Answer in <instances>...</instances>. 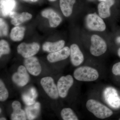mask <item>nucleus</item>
Segmentation results:
<instances>
[{
    "label": "nucleus",
    "instance_id": "f257e3e1",
    "mask_svg": "<svg viewBox=\"0 0 120 120\" xmlns=\"http://www.w3.org/2000/svg\"><path fill=\"white\" fill-rule=\"evenodd\" d=\"M86 106L89 112L99 119L108 118L113 114V112L111 109L94 99L88 100L86 103Z\"/></svg>",
    "mask_w": 120,
    "mask_h": 120
},
{
    "label": "nucleus",
    "instance_id": "f03ea898",
    "mask_svg": "<svg viewBox=\"0 0 120 120\" xmlns=\"http://www.w3.org/2000/svg\"><path fill=\"white\" fill-rule=\"evenodd\" d=\"M73 75L77 80L82 82H92L98 78L99 75L95 69L87 66H83L76 68Z\"/></svg>",
    "mask_w": 120,
    "mask_h": 120
},
{
    "label": "nucleus",
    "instance_id": "7ed1b4c3",
    "mask_svg": "<svg viewBox=\"0 0 120 120\" xmlns=\"http://www.w3.org/2000/svg\"><path fill=\"white\" fill-rule=\"evenodd\" d=\"M91 41L90 52L92 55L98 56L106 52L107 49L106 43L101 37L97 35H94L91 37Z\"/></svg>",
    "mask_w": 120,
    "mask_h": 120
},
{
    "label": "nucleus",
    "instance_id": "20e7f679",
    "mask_svg": "<svg viewBox=\"0 0 120 120\" xmlns=\"http://www.w3.org/2000/svg\"><path fill=\"white\" fill-rule=\"evenodd\" d=\"M103 98L105 101L112 108L119 109L120 107V97L117 90L112 87H108L103 91Z\"/></svg>",
    "mask_w": 120,
    "mask_h": 120
},
{
    "label": "nucleus",
    "instance_id": "39448f33",
    "mask_svg": "<svg viewBox=\"0 0 120 120\" xmlns=\"http://www.w3.org/2000/svg\"><path fill=\"white\" fill-rule=\"evenodd\" d=\"M40 49V45L38 43L34 42L30 43L23 42L17 47V52L25 58L33 56L38 53Z\"/></svg>",
    "mask_w": 120,
    "mask_h": 120
},
{
    "label": "nucleus",
    "instance_id": "423d86ee",
    "mask_svg": "<svg viewBox=\"0 0 120 120\" xmlns=\"http://www.w3.org/2000/svg\"><path fill=\"white\" fill-rule=\"evenodd\" d=\"M86 24L87 28L91 30L103 31L106 29L105 24L103 19L95 13L87 15Z\"/></svg>",
    "mask_w": 120,
    "mask_h": 120
},
{
    "label": "nucleus",
    "instance_id": "0eeeda50",
    "mask_svg": "<svg viewBox=\"0 0 120 120\" xmlns=\"http://www.w3.org/2000/svg\"><path fill=\"white\" fill-rule=\"evenodd\" d=\"M41 83L43 90L50 98L53 99L58 98L59 94L57 86L52 77H43L41 80Z\"/></svg>",
    "mask_w": 120,
    "mask_h": 120
},
{
    "label": "nucleus",
    "instance_id": "6e6552de",
    "mask_svg": "<svg viewBox=\"0 0 120 120\" xmlns=\"http://www.w3.org/2000/svg\"><path fill=\"white\" fill-rule=\"evenodd\" d=\"M74 80L70 75L60 77L57 82V87L59 96L64 98L67 97L69 90L73 85Z\"/></svg>",
    "mask_w": 120,
    "mask_h": 120
},
{
    "label": "nucleus",
    "instance_id": "1a4fd4ad",
    "mask_svg": "<svg viewBox=\"0 0 120 120\" xmlns=\"http://www.w3.org/2000/svg\"><path fill=\"white\" fill-rule=\"evenodd\" d=\"M12 79L17 86H26L29 82L30 76L25 67L23 65L20 66L17 71L12 75Z\"/></svg>",
    "mask_w": 120,
    "mask_h": 120
},
{
    "label": "nucleus",
    "instance_id": "9d476101",
    "mask_svg": "<svg viewBox=\"0 0 120 120\" xmlns=\"http://www.w3.org/2000/svg\"><path fill=\"white\" fill-rule=\"evenodd\" d=\"M24 65L27 70L31 75L37 76L41 73V68L38 59L36 57L26 58Z\"/></svg>",
    "mask_w": 120,
    "mask_h": 120
},
{
    "label": "nucleus",
    "instance_id": "9b49d317",
    "mask_svg": "<svg viewBox=\"0 0 120 120\" xmlns=\"http://www.w3.org/2000/svg\"><path fill=\"white\" fill-rule=\"evenodd\" d=\"M42 16L49 20L50 26L55 28L58 26L62 22V18L52 9H46L42 11Z\"/></svg>",
    "mask_w": 120,
    "mask_h": 120
},
{
    "label": "nucleus",
    "instance_id": "f8f14e48",
    "mask_svg": "<svg viewBox=\"0 0 120 120\" xmlns=\"http://www.w3.org/2000/svg\"><path fill=\"white\" fill-rule=\"evenodd\" d=\"M70 58L72 64L75 66H78L83 62L84 58L83 54L79 46L73 44L70 47Z\"/></svg>",
    "mask_w": 120,
    "mask_h": 120
},
{
    "label": "nucleus",
    "instance_id": "ddd939ff",
    "mask_svg": "<svg viewBox=\"0 0 120 120\" xmlns=\"http://www.w3.org/2000/svg\"><path fill=\"white\" fill-rule=\"evenodd\" d=\"M70 48L67 46L64 47L59 51L49 54L47 56V60L52 63L58 62L67 59L70 56Z\"/></svg>",
    "mask_w": 120,
    "mask_h": 120
},
{
    "label": "nucleus",
    "instance_id": "4468645a",
    "mask_svg": "<svg viewBox=\"0 0 120 120\" xmlns=\"http://www.w3.org/2000/svg\"><path fill=\"white\" fill-rule=\"evenodd\" d=\"M16 2L15 0H0V14L4 17L9 16L11 13L14 11Z\"/></svg>",
    "mask_w": 120,
    "mask_h": 120
},
{
    "label": "nucleus",
    "instance_id": "2eb2a0df",
    "mask_svg": "<svg viewBox=\"0 0 120 120\" xmlns=\"http://www.w3.org/2000/svg\"><path fill=\"white\" fill-rule=\"evenodd\" d=\"M11 19V23L14 26H17L20 24L30 20L32 18V15L27 12H23L21 13L13 12L9 15Z\"/></svg>",
    "mask_w": 120,
    "mask_h": 120
},
{
    "label": "nucleus",
    "instance_id": "dca6fc26",
    "mask_svg": "<svg viewBox=\"0 0 120 120\" xmlns=\"http://www.w3.org/2000/svg\"><path fill=\"white\" fill-rule=\"evenodd\" d=\"M12 106L13 109L11 114L12 120H26V113L21 109V104L19 101H14Z\"/></svg>",
    "mask_w": 120,
    "mask_h": 120
},
{
    "label": "nucleus",
    "instance_id": "f3484780",
    "mask_svg": "<svg viewBox=\"0 0 120 120\" xmlns=\"http://www.w3.org/2000/svg\"><path fill=\"white\" fill-rule=\"evenodd\" d=\"M114 3V0H108L101 2L98 7L99 16L102 18H107L110 16V8Z\"/></svg>",
    "mask_w": 120,
    "mask_h": 120
},
{
    "label": "nucleus",
    "instance_id": "a211bd4d",
    "mask_svg": "<svg viewBox=\"0 0 120 120\" xmlns=\"http://www.w3.org/2000/svg\"><path fill=\"white\" fill-rule=\"evenodd\" d=\"M65 43L64 41L63 40H60L54 42H46L43 44L42 49L45 52H54L63 49L64 47Z\"/></svg>",
    "mask_w": 120,
    "mask_h": 120
},
{
    "label": "nucleus",
    "instance_id": "6ab92c4d",
    "mask_svg": "<svg viewBox=\"0 0 120 120\" xmlns=\"http://www.w3.org/2000/svg\"><path fill=\"white\" fill-rule=\"evenodd\" d=\"M41 109V105L38 102L31 105L28 106L25 109L26 114L29 120H34L38 116Z\"/></svg>",
    "mask_w": 120,
    "mask_h": 120
},
{
    "label": "nucleus",
    "instance_id": "aec40b11",
    "mask_svg": "<svg viewBox=\"0 0 120 120\" xmlns=\"http://www.w3.org/2000/svg\"><path fill=\"white\" fill-rule=\"evenodd\" d=\"M76 0H60V7L65 16L68 17L72 11L73 5Z\"/></svg>",
    "mask_w": 120,
    "mask_h": 120
},
{
    "label": "nucleus",
    "instance_id": "412c9836",
    "mask_svg": "<svg viewBox=\"0 0 120 120\" xmlns=\"http://www.w3.org/2000/svg\"><path fill=\"white\" fill-rule=\"evenodd\" d=\"M25 27L16 26L11 30L10 37L11 39L15 41H19L22 40L24 37Z\"/></svg>",
    "mask_w": 120,
    "mask_h": 120
},
{
    "label": "nucleus",
    "instance_id": "4be33fe9",
    "mask_svg": "<svg viewBox=\"0 0 120 120\" xmlns=\"http://www.w3.org/2000/svg\"><path fill=\"white\" fill-rule=\"evenodd\" d=\"M61 116L64 120H79L77 116L71 108L63 109L61 112Z\"/></svg>",
    "mask_w": 120,
    "mask_h": 120
},
{
    "label": "nucleus",
    "instance_id": "5701e85b",
    "mask_svg": "<svg viewBox=\"0 0 120 120\" xmlns=\"http://www.w3.org/2000/svg\"><path fill=\"white\" fill-rule=\"evenodd\" d=\"M10 48L8 42L4 40L0 41V56L8 54L10 53Z\"/></svg>",
    "mask_w": 120,
    "mask_h": 120
},
{
    "label": "nucleus",
    "instance_id": "b1692460",
    "mask_svg": "<svg viewBox=\"0 0 120 120\" xmlns=\"http://www.w3.org/2000/svg\"><path fill=\"white\" fill-rule=\"evenodd\" d=\"M8 92L4 83L1 79L0 80V101H6L8 97Z\"/></svg>",
    "mask_w": 120,
    "mask_h": 120
},
{
    "label": "nucleus",
    "instance_id": "393cba45",
    "mask_svg": "<svg viewBox=\"0 0 120 120\" xmlns=\"http://www.w3.org/2000/svg\"><path fill=\"white\" fill-rule=\"evenodd\" d=\"M8 26L6 22L1 18L0 19V37L6 36L8 33Z\"/></svg>",
    "mask_w": 120,
    "mask_h": 120
},
{
    "label": "nucleus",
    "instance_id": "a878e982",
    "mask_svg": "<svg viewBox=\"0 0 120 120\" xmlns=\"http://www.w3.org/2000/svg\"><path fill=\"white\" fill-rule=\"evenodd\" d=\"M22 98L24 103L27 105H31L35 103L34 99L30 95L24 94L23 95Z\"/></svg>",
    "mask_w": 120,
    "mask_h": 120
},
{
    "label": "nucleus",
    "instance_id": "bb28decb",
    "mask_svg": "<svg viewBox=\"0 0 120 120\" xmlns=\"http://www.w3.org/2000/svg\"><path fill=\"white\" fill-rule=\"evenodd\" d=\"M112 71L115 75H120V62L115 64L112 68Z\"/></svg>",
    "mask_w": 120,
    "mask_h": 120
},
{
    "label": "nucleus",
    "instance_id": "cd10ccee",
    "mask_svg": "<svg viewBox=\"0 0 120 120\" xmlns=\"http://www.w3.org/2000/svg\"><path fill=\"white\" fill-rule=\"evenodd\" d=\"M30 95L32 96L33 98L35 99L38 97V95L37 90L34 87H32L30 89Z\"/></svg>",
    "mask_w": 120,
    "mask_h": 120
},
{
    "label": "nucleus",
    "instance_id": "c85d7f7f",
    "mask_svg": "<svg viewBox=\"0 0 120 120\" xmlns=\"http://www.w3.org/2000/svg\"><path fill=\"white\" fill-rule=\"evenodd\" d=\"M25 1H30V2H35L38 1V0H23Z\"/></svg>",
    "mask_w": 120,
    "mask_h": 120
},
{
    "label": "nucleus",
    "instance_id": "c756f323",
    "mask_svg": "<svg viewBox=\"0 0 120 120\" xmlns=\"http://www.w3.org/2000/svg\"><path fill=\"white\" fill-rule=\"evenodd\" d=\"M117 42V43H120V37H118L117 38H116V40Z\"/></svg>",
    "mask_w": 120,
    "mask_h": 120
},
{
    "label": "nucleus",
    "instance_id": "7c9ffc66",
    "mask_svg": "<svg viewBox=\"0 0 120 120\" xmlns=\"http://www.w3.org/2000/svg\"><path fill=\"white\" fill-rule=\"evenodd\" d=\"M118 56L120 57V48L118 49Z\"/></svg>",
    "mask_w": 120,
    "mask_h": 120
},
{
    "label": "nucleus",
    "instance_id": "2f4dec72",
    "mask_svg": "<svg viewBox=\"0 0 120 120\" xmlns=\"http://www.w3.org/2000/svg\"><path fill=\"white\" fill-rule=\"evenodd\" d=\"M0 120H7L6 118H4V117H1L0 118Z\"/></svg>",
    "mask_w": 120,
    "mask_h": 120
},
{
    "label": "nucleus",
    "instance_id": "473e14b6",
    "mask_svg": "<svg viewBox=\"0 0 120 120\" xmlns=\"http://www.w3.org/2000/svg\"><path fill=\"white\" fill-rule=\"evenodd\" d=\"M98 0L100 1H105L108 0Z\"/></svg>",
    "mask_w": 120,
    "mask_h": 120
},
{
    "label": "nucleus",
    "instance_id": "72a5a7b5",
    "mask_svg": "<svg viewBox=\"0 0 120 120\" xmlns=\"http://www.w3.org/2000/svg\"><path fill=\"white\" fill-rule=\"evenodd\" d=\"M49 1H54L56 0H49Z\"/></svg>",
    "mask_w": 120,
    "mask_h": 120
},
{
    "label": "nucleus",
    "instance_id": "f704fd0d",
    "mask_svg": "<svg viewBox=\"0 0 120 120\" xmlns=\"http://www.w3.org/2000/svg\"><path fill=\"white\" fill-rule=\"evenodd\" d=\"M120 120V119H119V120Z\"/></svg>",
    "mask_w": 120,
    "mask_h": 120
}]
</instances>
